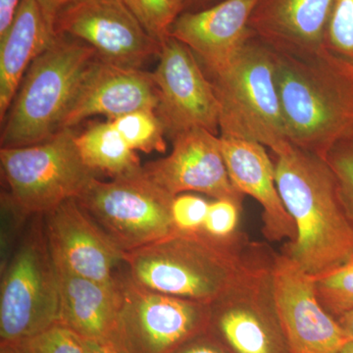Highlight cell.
<instances>
[{
  "label": "cell",
  "instance_id": "obj_7",
  "mask_svg": "<svg viewBox=\"0 0 353 353\" xmlns=\"http://www.w3.org/2000/svg\"><path fill=\"white\" fill-rule=\"evenodd\" d=\"M75 138L73 129H65L37 145L0 150L4 192L26 214H46L77 199L97 178L83 161Z\"/></svg>",
  "mask_w": 353,
  "mask_h": 353
},
{
  "label": "cell",
  "instance_id": "obj_29",
  "mask_svg": "<svg viewBox=\"0 0 353 353\" xmlns=\"http://www.w3.org/2000/svg\"><path fill=\"white\" fill-rule=\"evenodd\" d=\"M243 204L231 199H213L209 205L201 233L216 241L236 238Z\"/></svg>",
  "mask_w": 353,
  "mask_h": 353
},
{
  "label": "cell",
  "instance_id": "obj_26",
  "mask_svg": "<svg viewBox=\"0 0 353 353\" xmlns=\"http://www.w3.org/2000/svg\"><path fill=\"white\" fill-rule=\"evenodd\" d=\"M148 34L161 43L185 11V0H124Z\"/></svg>",
  "mask_w": 353,
  "mask_h": 353
},
{
  "label": "cell",
  "instance_id": "obj_38",
  "mask_svg": "<svg viewBox=\"0 0 353 353\" xmlns=\"http://www.w3.org/2000/svg\"><path fill=\"white\" fill-rule=\"evenodd\" d=\"M339 353H353V341H350Z\"/></svg>",
  "mask_w": 353,
  "mask_h": 353
},
{
  "label": "cell",
  "instance_id": "obj_22",
  "mask_svg": "<svg viewBox=\"0 0 353 353\" xmlns=\"http://www.w3.org/2000/svg\"><path fill=\"white\" fill-rule=\"evenodd\" d=\"M77 148L83 161L90 170L111 178L132 175L141 170L139 157L112 122H99L76 134Z\"/></svg>",
  "mask_w": 353,
  "mask_h": 353
},
{
  "label": "cell",
  "instance_id": "obj_3",
  "mask_svg": "<svg viewBox=\"0 0 353 353\" xmlns=\"http://www.w3.org/2000/svg\"><path fill=\"white\" fill-rule=\"evenodd\" d=\"M274 57L288 139L325 158L353 131V72L323 51Z\"/></svg>",
  "mask_w": 353,
  "mask_h": 353
},
{
  "label": "cell",
  "instance_id": "obj_28",
  "mask_svg": "<svg viewBox=\"0 0 353 353\" xmlns=\"http://www.w3.org/2000/svg\"><path fill=\"white\" fill-rule=\"evenodd\" d=\"M325 159L336 176L341 202L353 227V131L340 139Z\"/></svg>",
  "mask_w": 353,
  "mask_h": 353
},
{
  "label": "cell",
  "instance_id": "obj_24",
  "mask_svg": "<svg viewBox=\"0 0 353 353\" xmlns=\"http://www.w3.org/2000/svg\"><path fill=\"white\" fill-rule=\"evenodd\" d=\"M323 52L353 72V0H336Z\"/></svg>",
  "mask_w": 353,
  "mask_h": 353
},
{
  "label": "cell",
  "instance_id": "obj_36",
  "mask_svg": "<svg viewBox=\"0 0 353 353\" xmlns=\"http://www.w3.org/2000/svg\"><path fill=\"white\" fill-rule=\"evenodd\" d=\"M222 0H185V12H194L215 6Z\"/></svg>",
  "mask_w": 353,
  "mask_h": 353
},
{
  "label": "cell",
  "instance_id": "obj_20",
  "mask_svg": "<svg viewBox=\"0 0 353 353\" xmlns=\"http://www.w3.org/2000/svg\"><path fill=\"white\" fill-rule=\"evenodd\" d=\"M54 262L59 283L60 324L83 340L110 341L117 318L116 279L113 284H103Z\"/></svg>",
  "mask_w": 353,
  "mask_h": 353
},
{
  "label": "cell",
  "instance_id": "obj_10",
  "mask_svg": "<svg viewBox=\"0 0 353 353\" xmlns=\"http://www.w3.org/2000/svg\"><path fill=\"white\" fill-rule=\"evenodd\" d=\"M274 254L210 304L208 331L231 353H290L274 301Z\"/></svg>",
  "mask_w": 353,
  "mask_h": 353
},
{
  "label": "cell",
  "instance_id": "obj_18",
  "mask_svg": "<svg viewBox=\"0 0 353 353\" xmlns=\"http://www.w3.org/2000/svg\"><path fill=\"white\" fill-rule=\"evenodd\" d=\"M222 152L230 179L243 196H250L262 208V232L271 243H292L296 225L285 208L275 179L273 159L259 143L221 137Z\"/></svg>",
  "mask_w": 353,
  "mask_h": 353
},
{
  "label": "cell",
  "instance_id": "obj_27",
  "mask_svg": "<svg viewBox=\"0 0 353 353\" xmlns=\"http://www.w3.org/2000/svg\"><path fill=\"white\" fill-rule=\"evenodd\" d=\"M14 343L22 353H88L82 336L60 323L31 338Z\"/></svg>",
  "mask_w": 353,
  "mask_h": 353
},
{
  "label": "cell",
  "instance_id": "obj_13",
  "mask_svg": "<svg viewBox=\"0 0 353 353\" xmlns=\"http://www.w3.org/2000/svg\"><path fill=\"white\" fill-rule=\"evenodd\" d=\"M271 276L290 353H339L350 343L338 320L318 299L314 279L284 252L274 254Z\"/></svg>",
  "mask_w": 353,
  "mask_h": 353
},
{
  "label": "cell",
  "instance_id": "obj_1",
  "mask_svg": "<svg viewBox=\"0 0 353 353\" xmlns=\"http://www.w3.org/2000/svg\"><path fill=\"white\" fill-rule=\"evenodd\" d=\"M272 250L243 234L216 241L203 233H173L125 253V268L137 284L153 292L212 304Z\"/></svg>",
  "mask_w": 353,
  "mask_h": 353
},
{
  "label": "cell",
  "instance_id": "obj_12",
  "mask_svg": "<svg viewBox=\"0 0 353 353\" xmlns=\"http://www.w3.org/2000/svg\"><path fill=\"white\" fill-rule=\"evenodd\" d=\"M54 32L87 43L101 61L124 68L141 69L159 54L160 43L124 0H78L58 14Z\"/></svg>",
  "mask_w": 353,
  "mask_h": 353
},
{
  "label": "cell",
  "instance_id": "obj_31",
  "mask_svg": "<svg viewBox=\"0 0 353 353\" xmlns=\"http://www.w3.org/2000/svg\"><path fill=\"white\" fill-rule=\"evenodd\" d=\"M171 353H231L210 332L196 334Z\"/></svg>",
  "mask_w": 353,
  "mask_h": 353
},
{
  "label": "cell",
  "instance_id": "obj_32",
  "mask_svg": "<svg viewBox=\"0 0 353 353\" xmlns=\"http://www.w3.org/2000/svg\"><path fill=\"white\" fill-rule=\"evenodd\" d=\"M37 1L41 6L44 18L48 21V25L54 31V23L58 14L61 12L67 6H71L78 0H37Z\"/></svg>",
  "mask_w": 353,
  "mask_h": 353
},
{
  "label": "cell",
  "instance_id": "obj_17",
  "mask_svg": "<svg viewBox=\"0 0 353 353\" xmlns=\"http://www.w3.org/2000/svg\"><path fill=\"white\" fill-rule=\"evenodd\" d=\"M259 0H222L215 6L183 12L170 36L192 51L205 73L226 66L254 36L250 23Z\"/></svg>",
  "mask_w": 353,
  "mask_h": 353
},
{
  "label": "cell",
  "instance_id": "obj_30",
  "mask_svg": "<svg viewBox=\"0 0 353 353\" xmlns=\"http://www.w3.org/2000/svg\"><path fill=\"white\" fill-rule=\"evenodd\" d=\"M209 205L210 201L208 199L189 192L174 197L171 215L175 233H201Z\"/></svg>",
  "mask_w": 353,
  "mask_h": 353
},
{
  "label": "cell",
  "instance_id": "obj_9",
  "mask_svg": "<svg viewBox=\"0 0 353 353\" xmlns=\"http://www.w3.org/2000/svg\"><path fill=\"white\" fill-rule=\"evenodd\" d=\"M173 199L141 168L109 182L94 178L76 199L114 245L127 253L175 233Z\"/></svg>",
  "mask_w": 353,
  "mask_h": 353
},
{
  "label": "cell",
  "instance_id": "obj_2",
  "mask_svg": "<svg viewBox=\"0 0 353 353\" xmlns=\"http://www.w3.org/2000/svg\"><path fill=\"white\" fill-rule=\"evenodd\" d=\"M276 183L296 225L283 252L311 277L340 267L353 254V227L325 158L289 143L273 153Z\"/></svg>",
  "mask_w": 353,
  "mask_h": 353
},
{
  "label": "cell",
  "instance_id": "obj_34",
  "mask_svg": "<svg viewBox=\"0 0 353 353\" xmlns=\"http://www.w3.org/2000/svg\"><path fill=\"white\" fill-rule=\"evenodd\" d=\"M85 341L88 353H122L111 341Z\"/></svg>",
  "mask_w": 353,
  "mask_h": 353
},
{
  "label": "cell",
  "instance_id": "obj_33",
  "mask_svg": "<svg viewBox=\"0 0 353 353\" xmlns=\"http://www.w3.org/2000/svg\"><path fill=\"white\" fill-rule=\"evenodd\" d=\"M23 0H0V38L12 24Z\"/></svg>",
  "mask_w": 353,
  "mask_h": 353
},
{
  "label": "cell",
  "instance_id": "obj_8",
  "mask_svg": "<svg viewBox=\"0 0 353 353\" xmlns=\"http://www.w3.org/2000/svg\"><path fill=\"white\" fill-rule=\"evenodd\" d=\"M118 309L111 341L122 353H171L208 331L210 305L160 294L116 274Z\"/></svg>",
  "mask_w": 353,
  "mask_h": 353
},
{
  "label": "cell",
  "instance_id": "obj_21",
  "mask_svg": "<svg viewBox=\"0 0 353 353\" xmlns=\"http://www.w3.org/2000/svg\"><path fill=\"white\" fill-rule=\"evenodd\" d=\"M57 34L37 0H23L12 24L0 38V120H4L32 62Z\"/></svg>",
  "mask_w": 353,
  "mask_h": 353
},
{
  "label": "cell",
  "instance_id": "obj_15",
  "mask_svg": "<svg viewBox=\"0 0 353 353\" xmlns=\"http://www.w3.org/2000/svg\"><path fill=\"white\" fill-rule=\"evenodd\" d=\"M43 218L55 261L97 282H115L116 274L124 266L125 253L88 217L76 199L63 202Z\"/></svg>",
  "mask_w": 353,
  "mask_h": 353
},
{
  "label": "cell",
  "instance_id": "obj_6",
  "mask_svg": "<svg viewBox=\"0 0 353 353\" xmlns=\"http://www.w3.org/2000/svg\"><path fill=\"white\" fill-rule=\"evenodd\" d=\"M59 283L43 215H32L1 267L0 341L18 343L59 323Z\"/></svg>",
  "mask_w": 353,
  "mask_h": 353
},
{
  "label": "cell",
  "instance_id": "obj_16",
  "mask_svg": "<svg viewBox=\"0 0 353 353\" xmlns=\"http://www.w3.org/2000/svg\"><path fill=\"white\" fill-rule=\"evenodd\" d=\"M158 101L152 73L116 66L97 58L83 77L60 131L73 129L94 115L114 120L134 111L157 110Z\"/></svg>",
  "mask_w": 353,
  "mask_h": 353
},
{
  "label": "cell",
  "instance_id": "obj_35",
  "mask_svg": "<svg viewBox=\"0 0 353 353\" xmlns=\"http://www.w3.org/2000/svg\"><path fill=\"white\" fill-rule=\"evenodd\" d=\"M343 332L350 341H353V308L336 318Z\"/></svg>",
  "mask_w": 353,
  "mask_h": 353
},
{
  "label": "cell",
  "instance_id": "obj_19",
  "mask_svg": "<svg viewBox=\"0 0 353 353\" xmlns=\"http://www.w3.org/2000/svg\"><path fill=\"white\" fill-rule=\"evenodd\" d=\"M336 0H259L250 27L272 50L294 55L322 52Z\"/></svg>",
  "mask_w": 353,
  "mask_h": 353
},
{
  "label": "cell",
  "instance_id": "obj_11",
  "mask_svg": "<svg viewBox=\"0 0 353 353\" xmlns=\"http://www.w3.org/2000/svg\"><path fill=\"white\" fill-rule=\"evenodd\" d=\"M158 64L152 73L157 88V113L174 139L192 129L220 134V108L214 88L185 44L169 36L160 43Z\"/></svg>",
  "mask_w": 353,
  "mask_h": 353
},
{
  "label": "cell",
  "instance_id": "obj_14",
  "mask_svg": "<svg viewBox=\"0 0 353 353\" xmlns=\"http://www.w3.org/2000/svg\"><path fill=\"white\" fill-rule=\"evenodd\" d=\"M172 143L168 157L143 166L150 181L173 197L197 192L243 204L245 196L230 179L220 136L204 129H192L179 134Z\"/></svg>",
  "mask_w": 353,
  "mask_h": 353
},
{
  "label": "cell",
  "instance_id": "obj_37",
  "mask_svg": "<svg viewBox=\"0 0 353 353\" xmlns=\"http://www.w3.org/2000/svg\"><path fill=\"white\" fill-rule=\"evenodd\" d=\"M0 353H22L19 347L14 343L8 341H0Z\"/></svg>",
  "mask_w": 353,
  "mask_h": 353
},
{
  "label": "cell",
  "instance_id": "obj_5",
  "mask_svg": "<svg viewBox=\"0 0 353 353\" xmlns=\"http://www.w3.org/2000/svg\"><path fill=\"white\" fill-rule=\"evenodd\" d=\"M206 75L219 102L221 137L255 141L273 153L289 145L270 46L253 36L226 66Z\"/></svg>",
  "mask_w": 353,
  "mask_h": 353
},
{
  "label": "cell",
  "instance_id": "obj_25",
  "mask_svg": "<svg viewBox=\"0 0 353 353\" xmlns=\"http://www.w3.org/2000/svg\"><path fill=\"white\" fill-rule=\"evenodd\" d=\"M313 279L318 299L336 319L353 308V254L338 268Z\"/></svg>",
  "mask_w": 353,
  "mask_h": 353
},
{
  "label": "cell",
  "instance_id": "obj_23",
  "mask_svg": "<svg viewBox=\"0 0 353 353\" xmlns=\"http://www.w3.org/2000/svg\"><path fill=\"white\" fill-rule=\"evenodd\" d=\"M110 121L134 152H166V132L157 111H134Z\"/></svg>",
  "mask_w": 353,
  "mask_h": 353
},
{
  "label": "cell",
  "instance_id": "obj_4",
  "mask_svg": "<svg viewBox=\"0 0 353 353\" xmlns=\"http://www.w3.org/2000/svg\"><path fill=\"white\" fill-rule=\"evenodd\" d=\"M97 58V51L87 43L57 34L30 66L1 122V148L37 145L59 132Z\"/></svg>",
  "mask_w": 353,
  "mask_h": 353
}]
</instances>
